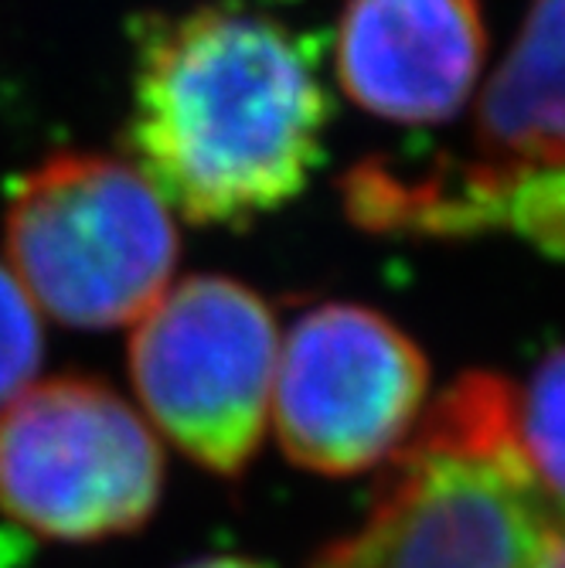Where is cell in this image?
<instances>
[{
    "label": "cell",
    "instance_id": "cell-11",
    "mask_svg": "<svg viewBox=\"0 0 565 568\" xmlns=\"http://www.w3.org/2000/svg\"><path fill=\"white\" fill-rule=\"evenodd\" d=\"M188 568H266L260 561H245V558H201Z\"/></svg>",
    "mask_w": 565,
    "mask_h": 568
},
{
    "label": "cell",
    "instance_id": "cell-8",
    "mask_svg": "<svg viewBox=\"0 0 565 568\" xmlns=\"http://www.w3.org/2000/svg\"><path fill=\"white\" fill-rule=\"evenodd\" d=\"M484 55L477 0H347L334 34L344 95L402 126L453 120L477 85Z\"/></svg>",
    "mask_w": 565,
    "mask_h": 568
},
{
    "label": "cell",
    "instance_id": "cell-5",
    "mask_svg": "<svg viewBox=\"0 0 565 568\" xmlns=\"http://www.w3.org/2000/svg\"><path fill=\"white\" fill-rule=\"evenodd\" d=\"M280 361L270 303L229 276L164 290L130 337L143 412L184 456L235 477L260 453Z\"/></svg>",
    "mask_w": 565,
    "mask_h": 568
},
{
    "label": "cell",
    "instance_id": "cell-9",
    "mask_svg": "<svg viewBox=\"0 0 565 568\" xmlns=\"http://www.w3.org/2000/svg\"><path fill=\"white\" fill-rule=\"evenodd\" d=\"M518 439L538 484L565 504V347H555L518 392Z\"/></svg>",
    "mask_w": 565,
    "mask_h": 568
},
{
    "label": "cell",
    "instance_id": "cell-2",
    "mask_svg": "<svg viewBox=\"0 0 565 568\" xmlns=\"http://www.w3.org/2000/svg\"><path fill=\"white\" fill-rule=\"evenodd\" d=\"M311 568H565V504L525 459L518 388L460 375L385 463L369 518Z\"/></svg>",
    "mask_w": 565,
    "mask_h": 568
},
{
    "label": "cell",
    "instance_id": "cell-1",
    "mask_svg": "<svg viewBox=\"0 0 565 568\" xmlns=\"http://www.w3.org/2000/svg\"><path fill=\"white\" fill-rule=\"evenodd\" d=\"M317 48L235 4L143 18L127 143L168 209L242 229L280 212L324 158Z\"/></svg>",
    "mask_w": 565,
    "mask_h": 568
},
{
    "label": "cell",
    "instance_id": "cell-3",
    "mask_svg": "<svg viewBox=\"0 0 565 568\" xmlns=\"http://www.w3.org/2000/svg\"><path fill=\"white\" fill-rule=\"evenodd\" d=\"M341 197L372 235L507 232L565 260V0H532L464 150L369 158L341 178Z\"/></svg>",
    "mask_w": 565,
    "mask_h": 568
},
{
    "label": "cell",
    "instance_id": "cell-6",
    "mask_svg": "<svg viewBox=\"0 0 565 568\" xmlns=\"http://www.w3.org/2000/svg\"><path fill=\"white\" fill-rule=\"evenodd\" d=\"M161 487L158 436L102 382H41L0 408V510L34 535L99 541L137 531Z\"/></svg>",
    "mask_w": 565,
    "mask_h": 568
},
{
    "label": "cell",
    "instance_id": "cell-10",
    "mask_svg": "<svg viewBox=\"0 0 565 568\" xmlns=\"http://www.w3.org/2000/svg\"><path fill=\"white\" fill-rule=\"evenodd\" d=\"M44 357L38 306L11 270L0 266V408L31 388Z\"/></svg>",
    "mask_w": 565,
    "mask_h": 568
},
{
    "label": "cell",
    "instance_id": "cell-7",
    "mask_svg": "<svg viewBox=\"0 0 565 568\" xmlns=\"http://www.w3.org/2000/svg\"><path fill=\"white\" fill-rule=\"evenodd\" d=\"M426 392L430 361L398 324L362 303H324L280 347L273 423L290 463L354 477L402 449Z\"/></svg>",
    "mask_w": 565,
    "mask_h": 568
},
{
    "label": "cell",
    "instance_id": "cell-4",
    "mask_svg": "<svg viewBox=\"0 0 565 568\" xmlns=\"http://www.w3.org/2000/svg\"><path fill=\"white\" fill-rule=\"evenodd\" d=\"M4 245L31 303L85 331L140 321L181 255L168 201L133 164L99 153L28 171L8 201Z\"/></svg>",
    "mask_w": 565,
    "mask_h": 568
}]
</instances>
